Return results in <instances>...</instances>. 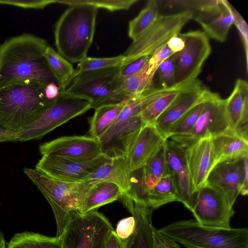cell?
I'll return each mask as SVG.
<instances>
[{
    "label": "cell",
    "instance_id": "obj_1",
    "mask_svg": "<svg viewBox=\"0 0 248 248\" xmlns=\"http://www.w3.org/2000/svg\"><path fill=\"white\" fill-rule=\"evenodd\" d=\"M47 46L45 39L29 33L0 44V88L25 80L45 86L51 83L58 85L44 57Z\"/></svg>",
    "mask_w": 248,
    "mask_h": 248
},
{
    "label": "cell",
    "instance_id": "obj_2",
    "mask_svg": "<svg viewBox=\"0 0 248 248\" xmlns=\"http://www.w3.org/2000/svg\"><path fill=\"white\" fill-rule=\"evenodd\" d=\"M45 87L25 80L0 88V128L18 134L38 119L55 99L46 98Z\"/></svg>",
    "mask_w": 248,
    "mask_h": 248
},
{
    "label": "cell",
    "instance_id": "obj_3",
    "mask_svg": "<svg viewBox=\"0 0 248 248\" xmlns=\"http://www.w3.org/2000/svg\"><path fill=\"white\" fill-rule=\"evenodd\" d=\"M98 8L86 4L70 5L56 23L57 52L72 63L87 57L93 39Z\"/></svg>",
    "mask_w": 248,
    "mask_h": 248
},
{
    "label": "cell",
    "instance_id": "obj_4",
    "mask_svg": "<svg viewBox=\"0 0 248 248\" xmlns=\"http://www.w3.org/2000/svg\"><path fill=\"white\" fill-rule=\"evenodd\" d=\"M24 173L45 197L53 212L60 237L73 213H80L83 200L92 185L54 178L37 169H23Z\"/></svg>",
    "mask_w": 248,
    "mask_h": 248
},
{
    "label": "cell",
    "instance_id": "obj_5",
    "mask_svg": "<svg viewBox=\"0 0 248 248\" xmlns=\"http://www.w3.org/2000/svg\"><path fill=\"white\" fill-rule=\"evenodd\" d=\"M158 230L186 248H248L247 228L208 227L190 219L174 222Z\"/></svg>",
    "mask_w": 248,
    "mask_h": 248
},
{
    "label": "cell",
    "instance_id": "obj_6",
    "mask_svg": "<svg viewBox=\"0 0 248 248\" xmlns=\"http://www.w3.org/2000/svg\"><path fill=\"white\" fill-rule=\"evenodd\" d=\"M120 66L81 73L66 88L69 94L91 102V108L124 103L127 100L121 92Z\"/></svg>",
    "mask_w": 248,
    "mask_h": 248
},
{
    "label": "cell",
    "instance_id": "obj_7",
    "mask_svg": "<svg viewBox=\"0 0 248 248\" xmlns=\"http://www.w3.org/2000/svg\"><path fill=\"white\" fill-rule=\"evenodd\" d=\"M193 16V12L188 10L160 15L145 31L133 40L123 54L124 60L121 66L143 56H152L157 49L167 44L172 37L180 33Z\"/></svg>",
    "mask_w": 248,
    "mask_h": 248
},
{
    "label": "cell",
    "instance_id": "obj_8",
    "mask_svg": "<svg viewBox=\"0 0 248 248\" xmlns=\"http://www.w3.org/2000/svg\"><path fill=\"white\" fill-rule=\"evenodd\" d=\"M113 230L108 218L97 210L73 213L60 236L61 248H102Z\"/></svg>",
    "mask_w": 248,
    "mask_h": 248
},
{
    "label": "cell",
    "instance_id": "obj_9",
    "mask_svg": "<svg viewBox=\"0 0 248 248\" xmlns=\"http://www.w3.org/2000/svg\"><path fill=\"white\" fill-rule=\"evenodd\" d=\"M91 108V102L60 92L51 106L35 122L18 133L17 141L39 140L56 127Z\"/></svg>",
    "mask_w": 248,
    "mask_h": 248
},
{
    "label": "cell",
    "instance_id": "obj_10",
    "mask_svg": "<svg viewBox=\"0 0 248 248\" xmlns=\"http://www.w3.org/2000/svg\"><path fill=\"white\" fill-rule=\"evenodd\" d=\"M232 131L226 110V99L212 92L205 100L194 126L187 134L171 137V140L186 148L200 140Z\"/></svg>",
    "mask_w": 248,
    "mask_h": 248
},
{
    "label": "cell",
    "instance_id": "obj_11",
    "mask_svg": "<svg viewBox=\"0 0 248 248\" xmlns=\"http://www.w3.org/2000/svg\"><path fill=\"white\" fill-rule=\"evenodd\" d=\"M185 42L177 52L175 67V85L187 83L197 78L202 67L211 53L208 37L200 30L179 34Z\"/></svg>",
    "mask_w": 248,
    "mask_h": 248
},
{
    "label": "cell",
    "instance_id": "obj_12",
    "mask_svg": "<svg viewBox=\"0 0 248 248\" xmlns=\"http://www.w3.org/2000/svg\"><path fill=\"white\" fill-rule=\"evenodd\" d=\"M191 212L202 225L225 229L230 228V219L234 214L225 194L206 185L197 191Z\"/></svg>",
    "mask_w": 248,
    "mask_h": 248
},
{
    "label": "cell",
    "instance_id": "obj_13",
    "mask_svg": "<svg viewBox=\"0 0 248 248\" xmlns=\"http://www.w3.org/2000/svg\"><path fill=\"white\" fill-rule=\"evenodd\" d=\"M248 156L220 162L215 164L205 185L220 189L233 206L240 193L248 195Z\"/></svg>",
    "mask_w": 248,
    "mask_h": 248
},
{
    "label": "cell",
    "instance_id": "obj_14",
    "mask_svg": "<svg viewBox=\"0 0 248 248\" xmlns=\"http://www.w3.org/2000/svg\"><path fill=\"white\" fill-rule=\"evenodd\" d=\"M102 154L89 161H80L57 155H44L35 168L57 179L78 183L84 181L94 171L112 160Z\"/></svg>",
    "mask_w": 248,
    "mask_h": 248
},
{
    "label": "cell",
    "instance_id": "obj_15",
    "mask_svg": "<svg viewBox=\"0 0 248 248\" xmlns=\"http://www.w3.org/2000/svg\"><path fill=\"white\" fill-rule=\"evenodd\" d=\"M212 92L197 78L188 83L158 117L154 125L166 139L176 122L190 109L204 101Z\"/></svg>",
    "mask_w": 248,
    "mask_h": 248
},
{
    "label": "cell",
    "instance_id": "obj_16",
    "mask_svg": "<svg viewBox=\"0 0 248 248\" xmlns=\"http://www.w3.org/2000/svg\"><path fill=\"white\" fill-rule=\"evenodd\" d=\"M165 154L167 169L175 186L179 202L191 212L196 192L186 162L185 148L167 139Z\"/></svg>",
    "mask_w": 248,
    "mask_h": 248
},
{
    "label": "cell",
    "instance_id": "obj_17",
    "mask_svg": "<svg viewBox=\"0 0 248 248\" xmlns=\"http://www.w3.org/2000/svg\"><path fill=\"white\" fill-rule=\"evenodd\" d=\"M41 154L51 155L80 161L92 160L102 154L98 140L90 136H63L39 146Z\"/></svg>",
    "mask_w": 248,
    "mask_h": 248
},
{
    "label": "cell",
    "instance_id": "obj_18",
    "mask_svg": "<svg viewBox=\"0 0 248 248\" xmlns=\"http://www.w3.org/2000/svg\"><path fill=\"white\" fill-rule=\"evenodd\" d=\"M145 124L140 115L110 126L98 140L102 154L112 159L127 156Z\"/></svg>",
    "mask_w": 248,
    "mask_h": 248
},
{
    "label": "cell",
    "instance_id": "obj_19",
    "mask_svg": "<svg viewBox=\"0 0 248 248\" xmlns=\"http://www.w3.org/2000/svg\"><path fill=\"white\" fill-rule=\"evenodd\" d=\"M226 110L231 129L248 140V84L238 78L233 91L226 99Z\"/></svg>",
    "mask_w": 248,
    "mask_h": 248
},
{
    "label": "cell",
    "instance_id": "obj_20",
    "mask_svg": "<svg viewBox=\"0 0 248 248\" xmlns=\"http://www.w3.org/2000/svg\"><path fill=\"white\" fill-rule=\"evenodd\" d=\"M166 140L154 124H145L141 128L127 156L130 171L144 167Z\"/></svg>",
    "mask_w": 248,
    "mask_h": 248
},
{
    "label": "cell",
    "instance_id": "obj_21",
    "mask_svg": "<svg viewBox=\"0 0 248 248\" xmlns=\"http://www.w3.org/2000/svg\"><path fill=\"white\" fill-rule=\"evenodd\" d=\"M134 217L135 227L133 233L122 240L124 248H154L152 217L153 212L147 205L133 202H123Z\"/></svg>",
    "mask_w": 248,
    "mask_h": 248
},
{
    "label": "cell",
    "instance_id": "obj_22",
    "mask_svg": "<svg viewBox=\"0 0 248 248\" xmlns=\"http://www.w3.org/2000/svg\"><path fill=\"white\" fill-rule=\"evenodd\" d=\"M185 150L186 162L197 192L205 185L214 165L211 138L202 139Z\"/></svg>",
    "mask_w": 248,
    "mask_h": 248
},
{
    "label": "cell",
    "instance_id": "obj_23",
    "mask_svg": "<svg viewBox=\"0 0 248 248\" xmlns=\"http://www.w3.org/2000/svg\"><path fill=\"white\" fill-rule=\"evenodd\" d=\"M188 83L170 88L154 87L141 93L140 116L143 122L154 124Z\"/></svg>",
    "mask_w": 248,
    "mask_h": 248
},
{
    "label": "cell",
    "instance_id": "obj_24",
    "mask_svg": "<svg viewBox=\"0 0 248 248\" xmlns=\"http://www.w3.org/2000/svg\"><path fill=\"white\" fill-rule=\"evenodd\" d=\"M131 171L127 156L112 158L94 171L84 181L93 185L102 181L116 184L121 189L123 194L129 191L131 186Z\"/></svg>",
    "mask_w": 248,
    "mask_h": 248
},
{
    "label": "cell",
    "instance_id": "obj_25",
    "mask_svg": "<svg viewBox=\"0 0 248 248\" xmlns=\"http://www.w3.org/2000/svg\"><path fill=\"white\" fill-rule=\"evenodd\" d=\"M211 140L214 165L248 156V141L232 131L212 137Z\"/></svg>",
    "mask_w": 248,
    "mask_h": 248
},
{
    "label": "cell",
    "instance_id": "obj_26",
    "mask_svg": "<svg viewBox=\"0 0 248 248\" xmlns=\"http://www.w3.org/2000/svg\"><path fill=\"white\" fill-rule=\"evenodd\" d=\"M123 192L116 184L102 181L92 185L82 204L80 214H84L121 198Z\"/></svg>",
    "mask_w": 248,
    "mask_h": 248
},
{
    "label": "cell",
    "instance_id": "obj_27",
    "mask_svg": "<svg viewBox=\"0 0 248 248\" xmlns=\"http://www.w3.org/2000/svg\"><path fill=\"white\" fill-rule=\"evenodd\" d=\"M125 103L104 105L95 108L93 115L89 120L90 136L98 140L112 125Z\"/></svg>",
    "mask_w": 248,
    "mask_h": 248
},
{
    "label": "cell",
    "instance_id": "obj_28",
    "mask_svg": "<svg viewBox=\"0 0 248 248\" xmlns=\"http://www.w3.org/2000/svg\"><path fill=\"white\" fill-rule=\"evenodd\" d=\"M233 9L229 2L224 0L221 12L209 21L201 25L208 38L221 43L227 40L229 31L233 23Z\"/></svg>",
    "mask_w": 248,
    "mask_h": 248
},
{
    "label": "cell",
    "instance_id": "obj_29",
    "mask_svg": "<svg viewBox=\"0 0 248 248\" xmlns=\"http://www.w3.org/2000/svg\"><path fill=\"white\" fill-rule=\"evenodd\" d=\"M156 71L148 63L137 73L121 78V92L126 99L154 87V77Z\"/></svg>",
    "mask_w": 248,
    "mask_h": 248
},
{
    "label": "cell",
    "instance_id": "obj_30",
    "mask_svg": "<svg viewBox=\"0 0 248 248\" xmlns=\"http://www.w3.org/2000/svg\"><path fill=\"white\" fill-rule=\"evenodd\" d=\"M44 57L57 81L60 92L65 91L74 73L72 65L48 46Z\"/></svg>",
    "mask_w": 248,
    "mask_h": 248
},
{
    "label": "cell",
    "instance_id": "obj_31",
    "mask_svg": "<svg viewBox=\"0 0 248 248\" xmlns=\"http://www.w3.org/2000/svg\"><path fill=\"white\" fill-rule=\"evenodd\" d=\"M60 237L26 231L16 233L6 248H61Z\"/></svg>",
    "mask_w": 248,
    "mask_h": 248
},
{
    "label": "cell",
    "instance_id": "obj_32",
    "mask_svg": "<svg viewBox=\"0 0 248 248\" xmlns=\"http://www.w3.org/2000/svg\"><path fill=\"white\" fill-rule=\"evenodd\" d=\"M173 202H179V199L170 175L161 178L152 189L147 191L146 204L153 210Z\"/></svg>",
    "mask_w": 248,
    "mask_h": 248
},
{
    "label": "cell",
    "instance_id": "obj_33",
    "mask_svg": "<svg viewBox=\"0 0 248 248\" xmlns=\"http://www.w3.org/2000/svg\"><path fill=\"white\" fill-rule=\"evenodd\" d=\"M147 191L152 189L163 177L170 175L166 161L165 142L143 167Z\"/></svg>",
    "mask_w": 248,
    "mask_h": 248
},
{
    "label": "cell",
    "instance_id": "obj_34",
    "mask_svg": "<svg viewBox=\"0 0 248 248\" xmlns=\"http://www.w3.org/2000/svg\"><path fill=\"white\" fill-rule=\"evenodd\" d=\"M156 0H148L139 14L129 23L128 34L134 40L145 31L159 16Z\"/></svg>",
    "mask_w": 248,
    "mask_h": 248
},
{
    "label": "cell",
    "instance_id": "obj_35",
    "mask_svg": "<svg viewBox=\"0 0 248 248\" xmlns=\"http://www.w3.org/2000/svg\"><path fill=\"white\" fill-rule=\"evenodd\" d=\"M124 60V57L123 55L108 58H92L87 56L79 62L75 69L72 79L82 72L111 67H120Z\"/></svg>",
    "mask_w": 248,
    "mask_h": 248
},
{
    "label": "cell",
    "instance_id": "obj_36",
    "mask_svg": "<svg viewBox=\"0 0 248 248\" xmlns=\"http://www.w3.org/2000/svg\"><path fill=\"white\" fill-rule=\"evenodd\" d=\"M205 100L195 106L176 122L168 139L171 137L185 135L192 130L200 115Z\"/></svg>",
    "mask_w": 248,
    "mask_h": 248
},
{
    "label": "cell",
    "instance_id": "obj_37",
    "mask_svg": "<svg viewBox=\"0 0 248 248\" xmlns=\"http://www.w3.org/2000/svg\"><path fill=\"white\" fill-rule=\"evenodd\" d=\"M138 0H56V3L68 5L86 4L113 12L129 9Z\"/></svg>",
    "mask_w": 248,
    "mask_h": 248
},
{
    "label": "cell",
    "instance_id": "obj_38",
    "mask_svg": "<svg viewBox=\"0 0 248 248\" xmlns=\"http://www.w3.org/2000/svg\"><path fill=\"white\" fill-rule=\"evenodd\" d=\"M177 53H173L160 64L156 71L163 88H170L175 85V67Z\"/></svg>",
    "mask_w": 248,
    "mask_h": 248
},
{
    "label": "cell",
    "instance_id": "obj_39",
    "mask_svg": "<svg viewBox=\"0 0 248 248\" xmlns=\"http://www.w3.org/2000/svg\"><path fill=\"white\" fill-rule=\"evenodd\" d=\"M141 110V100L140 94L126 100L124 107L111 125L122 123L133 117L140 115Z\"/></svg>",
    "mask_w": 248,
    "mask_h": 248
},
{
    "label": "cell",
    "instance_id": "obj_40",
    "mask_svg": "<svg viewBox=\"0 0 248 248\" xmlns=\"http://www.w3.org/2000/svg\"><path fill=\"white\" fill-rule=\"evenodd\" d=\"M56 3V0H0V4L13 5L26 9H43Z\"/></svg>",
    "mask_w": 248,
    "mask_h": 248
},
{
    "label": "cell",
    "instance_id": "obj_41",
    "mask_svg": "<svg viewBox=\"0 0 248 248\" xmlns=\"http://www.w3.org/2000/svg\"><path fill=\"white\" fill-rule=\"evenodd\" d=\"M233 13L234 16L233 24L236 27L241 36L245 52L247 70L248 61V26L246 21L234 8L233 9Z\"/></svg>",
    "mask_w": 248,
    "mask_h": 248
},
{
    "label": "cell",
    "instance_id": "obj_42",
    "mask_svg": "<svg viewBox=\"0 0 248 248\" xmlns=\"http://www.w3.org/2000/svg\"><path fill=\"white\" fill-rule=\"evenodd\" d=\"M150 57V56H143L128 64L120 66V77L122 78H125L137 73L148 63Z\"/></svg>",
    "mask_w": 248,
    "mask_h": 248
},
{
    "label": "cell",
    "instance_id": "obj_43",
    "mask_svg": "<svg viewBox=\"0 0 248 248\" xmlns=\"http://www.w3.org/2000/svg\"><path fill=\"white\" fill-rule=\"evenodd\" d=\"M135 227V218L132 216L120 220L117 224L115 232L117 236L121 240H124L133 233Z\"/></svg>",
    "mask_w": 248,
    "mask_h": 248
},
{
    "label": "cell",
    "instance_id": "obj_44",
    "mask_svg": "<svg viewBox=\"0 0 248 248\" xmlns=\"http://www.w3.org/2000/svg\"><path fill=\"white\" fill-rule=\"evenodd\" d=\"M173 53L167 45L165 44L157 49L151 56L148 61V64L152 69L156 71L160 64Z\"/></svg>",
    "mask_w": 248,
    "mask_h": 248
},
{
    "label": "cell",
    "instance_id": "obj_45",
    "mask_svg": "<svg viewBox=\"0 0 248 248\" xmlns=\"http://www.w3.org/2000/svg\"><path fill=\"white\" fill-rule=\"evenodd\" d=\"M153 235L154 248H180L177 243L161 233L154 226Z\"/></svg>",
    "mask_w": 248,
    "mask_h": 248
},
{
    "label": "cell",
    "instance_id": "obj_46",
    "mask_svg": "<svg viewBox=\"0 0 248 248\" xmlns=\"http://www.w3.org/2000/svg\"><path fill=\"white\" fill-rule=\"evenodd\" d=\"M102 248H124L122 240L112 230L106 239Z\"/></svg>",
    "mask_w": 248,
    "mask_h": 248
},
{
    "label": "cell",
    "instance_id": "obj_47",
    "mask_svg": "<svg viewBox=\"0 0 248 248\" xmlns=\"http://www.w3.org/2000/svg\"><path fill=\"white\" fill-rule=\"evenodd\" d=\"M179 34L172 37L167 43L169 48L174 53L180 52L185 46V42Z\"/></svg>",
    "mask_w": 248,
    "mask_h": 248
},
{
    "label": "cell",
    "instance_id": "obj_48",
    "mask_svg": "<svg viewBox=\"0 0 248 248\" xmlns=\"http://www.w3.org/2000/svg\"><path fill=\"white\" fill-rule=\"evenodd\" d=\"M60 91L58 85L54 83L47 84L45 89V94L48 100H53L58 95Z\"/></svg>",
    "mask_w": 248,
    "mask_h": 248
},
{
    "label": "cell",
    "instance_id": "obj_49",
    "mask_svg": "<svg viewBox=\"0 0 248 248\" xmlns=\"http://www.w3.org/2000/svg\"><path fill=\"white\" fill-rule=\"evenodd\" d=\"M18 133L7 131L0 128V143L7 141H17Z\"/></svg>",
    "mask_w": 248,
    "mask_h": 248
},
{
    "label": "cell",
    "instance_id": "obj_50",
    "mask_svg": "<svg viewBox=\"0 0 248 248\" xmlns=\"http://www.w3.org/2000/svg\"><path fill=\"white\" fill-rule=\"evenodd\" d=\"M0 248H6L5 239L2 232L0 230Z\"/></svg>",
    "mask_w": 248,
    "mask_h": 248
}]
</instances>
